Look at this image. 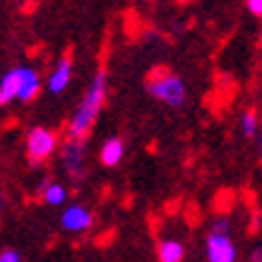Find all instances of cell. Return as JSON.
I'll return each mask as SVG.
<instances>
[{"label":"cell","instance_id":"cell-3","mask_svg":"<svg viewBox=\"0 0 262 262\" xmlns=\"http://www.w3.org/2000/svg\"><path fill=\"white\" fill-rule=\"evenodd\" d=\"M24 149H27V159L29 164L39 166L46 159H51L58 149V137L53 130L48 127H32L29 135H27V142H24Z\"/></svg>","mask_w":262,"mask_h":262},{"label":"cell","instance_id":"cell-11","mask_svg":"<svg viewBox=\"0 0 262 262\" xmlns=\"http://www.w3.org/2000/svg\"><path fill=\"white\" fill-rule=\"evenodd\" d=\"M157 255H159V262H183L185 257V248H183L181 241L176 238H164L157 248Z\"/></svg>","mask_w":262,"mask_h":262},{"label":"cell","instance_id":"cell-19","mask_svg":"<svg viewBox=\"0 0 262 262\" xmlns=\"http://www.w3.org/2000/svg\"><path fill=\"white\" fill-rule=\"evenodd\" d=\"M176 3H178V5H185V3H190V0H176Z\"/></svg>","mask_w":262,"mask_h":262},{"label":"cell","instance_id":"cell-12","mask_svg":"<svg viewBox=\"0 0 262 262\" xmlns=\"http://www.w3.org/2000/svg\"><path fill=\"white\" fill-rule=\"evenodd\" d=\"M41 198H43L46 205L60 207V205H65V200H68V190H65V185H60V183L46 181L41 185Z\"/></svg>","mask_w":262,"mask_h":262},{"label":"cell","instance_id":"cell-6","mask_svg":"<svg viewBox=\"0 0 262 262\" xmlns=\"http://www.w3.org/2000/svg\"><path fill=\"white\" fill-rule=\"evenodd\" d=\"M60 226L65 231H70V233H82V231H89L94 226V214L89 212L87 207L70 205L60 214Z\"/></svg>","mask_w":262,"mask_h":262},{"label":"cell","instance_id":"cell-1","mask_svg":"<svg viewBox=\"0 0 262 262\" xmlns=\"http://www.w3.org/2000/svg\"><path fill=\"white\" fill-rule=\"evenodd\" d=\"M106 94H108V80H106V72L99 70L94 75V80L89 84L87 94L80 101V106L75 108L70 118V125H68V137H80L84 140L87 133H92L96 118L103 108V101H106Z\"/></svg>","mask_w":262,"mask_h":262},{"label":"cell","instance_id":"cell-2","mask_svg":"<svg viewBox=\"0 0 262 262\" xmlns=\"http://www.w3.org/2000/svg\"><path fill=\"white\" fill-rule=\"evenodd\" d=\"M147 92H149L157 101L168 106V108H181V106H185V101H188V89H185L183 80L168 70L154 72L149 80H147Z\"/></svg>","mask_w":262,"mask_h":262},{"label":"cell","instance_id":"cell-17","mask_svg":"<svg viewBox=\"0 0 262 262\" xmlns=\"http://www.w3.org/2000/svg\"><path fill=\"white\" fill-rule=\"evenodd\" d=\"M250 262H262V246H255L253 250H250V257H248Z\"/></svg>","mask_w":262,"mask_h":262},{"label":"cell","instance_id":"cell-18","mask_svg":"<svg viewBox=\"0 0 262 262\" xmlns=\"http://www.w3.org/2000/svg\"><path fill=\"white\" fill-rule=\"evenodd\" d=\"M257 149H260V164H262V130H260V135H257Z\"/></svg>","mask_w":262,"mask_h":262},{"label":"cell","instance_id":"cell-21","mask_svg":"<svg viewBox=\"0 0 262 262\" xmlns=\"http://www.w3.org/2000/svg\"><path fill=\"white\" fill-rule=\"evenodd\" d=\"M260 43H262V34H260Z\"/></svg>","mask_w":262,"mask_h":262},{"label":"cell","instance_id":"cell-10","mask_svg":"<svg viewBox=\"0 0 262 262\" xmlns=\"http://www.w3.org/2000/svg\"><path fill=\"white\" fill-rule=\"evenodd\" d=\"M15 99H19V68H12L0 77V106H8Z\"/></svg>","mask_w":262,"mask_h":262},{"label":"cell","instance_id":"cell-5","mask_svg":"<svg viewBox=\"0 0 262 262\" xmlns=\"http://www.w3.org/2000/svg\"><path fill=\"white\" fill-rule=\"evenodd\" d=\"M60 164L72 178L80 181L87 171V154H84V142L80 137H68L60 149Z\"/></svg>","mask_w":262,"mask_h":262},{"label":"cell","instance_id":"cell-14","mask_svg":"<svg viewBox=\"0 0 262 262\" xmlns=\"http://www.w3.org/2000/svg\"><path fill=\"white\" fill-rule=\"evenodd\" d=\"M212 231H219V233H231V219L229 216H219L212 222Z\"/></svg>","mask_w":262,"mask_h":262},{"label":"cell","instance_id":"cell-9","mask_svg":"<svg viewBox=\"0 0 262 262\" xmlns=\"http://www.w3.org/2000/svg\"><path fill=\"white\" fill-rule=\"evenodd\" d=\"M123 157H125V144H123L120 137H108L101 144V149H99V159H101V164L106 168L118 166L120 161H123Z\"/></svg>","mask_w":262,"mask_h":262},{"label":"cell","instance_id":"cell-4","mask_svg":"<svg viewBox=\"0 0 262 262\" xmlns=\"http://www.w3.org/2000/svg\"><path fill=\"white\" fill-rule=\"evenodd\" d=\"M207 260L209 262H236L238 260V248L236 241L231 238V233H219V231H209L205 241Z\"/></svg>","mask_w":262,"mask_h":262},{"label":"cell","instance_id":"cell-16","mask_svg":"<svg viewBox=\"0 0 262 262\" xmlns=\"http://www.w3.org/2000/svg\"><path fill=\"white\" fill-rule=\"evenodd\" d=\"M246 10L253 17H262V0H246Z\"/></svg>","mask_w":262,"mask_h":262},{"label":"cell","instance_id":"cell-8","mask_svg":"<svg viewBox=\"0 0 262 262\" xmlns=\"http://www.w3.org/2000/svg\"><path fill=\"white\" fill-rule=\"evenodd\" d=\"M41 89V77L34 68L19 65V99L17 101H34Z\"/></svg>","mask_w":262,"mask_h":262},{"label":"cell","instance_id":"cell-7","mask_svg":"<svg viewBox=\"0 0 262 262\" xmlns=\"http://www.w3.org/2000/svg\"><path fill=\"white\" fill-rule=\"evenodd\" d=\"M70 77H72V58L63 56L56 63V68L51 70V75H48V82H46L48 92L51 94H63L68 89V84H70Z\"/></svg>","mask_w":262,"mask_h":262},{"label":"cell","instance_id":"cell-20","mask_svg":"<svg viewBox=\"0 0 262 262\" xmlns=\"http://www.w3.org/2000/svg\"><path fill=\"white\" fill-rule=\"evenodd\" d=\"M0 209H3V195H0Z\"/></svg>","mask_w":262,"mask_h":262},{"label":"cell","instance_id":"cell-13","mask_svg":"<svg viewBox=\"0 0 262 262\" xmlns=\"http://www.w3.org/2000/svg\"><path fill=\"white\" fill-rule=\"evenodd\" d=\"M241 133L248 137V140H253V137L260 135V118H257V113L250 108L241 116Z\"/></svg>","mask_w":262,"mask_h":262},{"label":"cell","instance_id":"cell-15","mask_svg":"<svg viewBox=\"0 0 262 262\" xmlns=\"http://www.w3.org/2000/svg\"><path fill=\"white\" fill-rule=\"evenodd\" d=\"M0 262H22V255L17 250H12V248H8V250L0 253Z\"/></svg>","mask_w":262,"mask_h":262}]
</instances>
